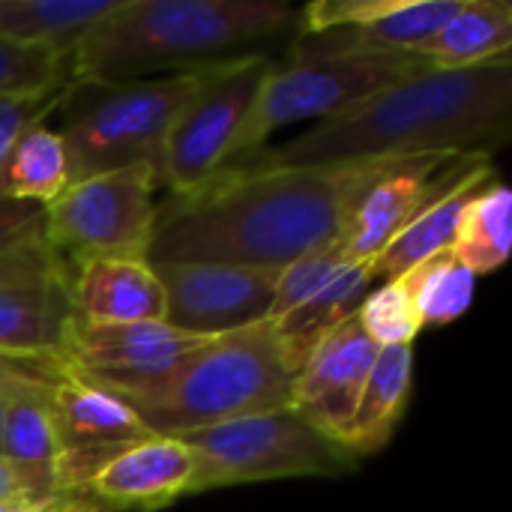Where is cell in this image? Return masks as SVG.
I'll return each mask as SVG.
<instances>
[{
  "label": "cell",
  "instance_id": "4dcf8cb0",
  "mask_svg": "<svg viewBox=\"0 0 512 512\" xmlns=\"http://www.w3.org/2000/svg\"><path fill=\"white\" fill-rule=\"evenodd\" d=\"M60 375H63V369L51 366V363L0 357V387H15L21 381H57Z\"/></svg>",
  "mask_w": 512,
  "mask_h": 512
},
{
  "label": "cell",
  "instance_id": "30bf717a",
  "mask_svg": "<svg viewBox=\"0 0 512 512\" xmlns=\"http://www.w3.org/2000/svg\"><path fill=\"white\" fill-rule=\"evenodd\" d=\"M192 468V450L168 435L60 450L57 495L102 512H153L189 495Z\"/></svg>",
  "mask_w": 512,
  "mask_h": 512
},
{
  "label": "cell",
  "instance_id": "277c9868",
  "mask_svg": "<svg viewBox=\"0 0 512 512\" xmlns=\"http://www.w3.org/2000/svg\"><path fill=\"white\" fill-rule=\"evenodd\" d=\"M294 363L264 321L213 336L174 369L114 390L153 435L183 438L219 423L285 411L294 399Z\"/></svg>",
  "mask_w": 512,
  "mask_h": 512
},
{
  "label": "cell",
  "instance_id": "2e32d148",
  "mask_svg": "<svg viewBox=\"0 0 512 512\" xmlns=\"http://www.w3.org/2000/svg\"><path fill=\"white\" fill-rule=\"evenodd\" d=\"M72 324L75 312L63 276L0 282V357L63 369Z\"/></svg>",
  "mask_w": 512,
  "mask_h": 512
},
{
  "label": "cell",
  "instance_id": "83f0119b",
  "mask_svg": "<svg viewBox=\"0 0 512 512\" xmlns=\"http://www.w3.org/2000/svg\"><path fill=\"white\" fill-rule=\"evenodd\" d=\"M402 285L408 288L423 327H444L462 318L474 303L477 276L450 252H435L405 270Z\"/></svg>",
  "mask_w": 512,
  "mask_h": 512
},
{
  "label": "cell",
  "instance_id": "d6a6232c",
  "mask_svg": "<svg viewBox=\"0 0 512 512\" xmlns=\"http://www.w3.org/2000/svg\"><path fill=\"white\" fill-rule=\"evenodd\" d=\"M18 495H24V489H21V483H18L15 471L9 468V462L0 456V501L18 498Z\"/></svg>",
  "mask_w": 512,
  "mask_h": 512
},
{
  "label": "cell",
  "instance_id": "cb8c5ba5",
  "mask_svg": "<svg viewBox=\"0 0 512 512\" xmlns=\"http://www.w3.org/2000/svg\"><path fill=\"white\" fill-rule=\"evenodd\" d=\"M450 252L474 273H495L512 252V192L501 180L483 183L465 204Z\"/></svg>",
  "mask_w": 512,
  "mask_h": 512
},
{
  "label": "cell",
  "instance_id": "6da1fadb",
  "mask_svg": "<svg viewBox=\"0 0 512 512\" xmlns=\"http://www.w3.org/2000/svg\"><path fill=\"white\" fill-rule=\"evenodd\" d=\"M402 156L339 165H240L156 204L150 264L282 270L339 243L363 192Z\"/></svg>",
  "mask_w": 512,
  "mask_h": 512
},
{
  "label": "cell",
  "instance_id": "9c48e42d",
  "mask_svg": "<svg viewBox=\"0 0 512 512\" xmlns=\"http://www.w3.org/2000/svg\"><path fill=\"white\" fill-rule=\"evenodd\" d=\"M270 63L267 51H249L201 69L195 90L168 126L162 153V186L168 195L189 192L222 168Z\"/></svg>",
  "mask_w": 512,
  "mask_h": 512
},
{
  "label": "cell",
  "instance_id": "3957f363",
  "mask_svg": "<svg viewBox=\"0 0 512 512\" xmlns=\"http://www.w3.org/2000/svg\"><path fill=\"white\" fill-rule=\"evenodd\" d=\"M300 36V9L264 0H117L72 51V78L138 81L147 72H195L249 45Z\"/></svg>",
  "mask_w": 512,
  "mask_h": 512
},
{
  "label": "cell",
  "instance_id": "836d02e7",
  "mask_svg": "<svg viewBox=\"0 0 512 512\" xmlns=\"http://www.w3.org/2000/svg\"><path fill=\"white\" fill-rule=\"evenodd\" d=\"M45 504H36L30 501L27 495H18V498H9V501H0V512H39Z\"/></svg>",
  "mask_w": 512,
  "mask_h": 512
},
{
  "label": "cell",
  "instance_id": "ba28073f",
  "mask_svg": "<svg viewBox=\"0 0 512 512\" xmlns=\"http://www.w3.org/2000/svg\"><path fill=\"white\" fill-rule=\"evenodd\" d=\"M159 186L156 168L129 165L69 183L45 204V237L69 282L90 261L147 258Z\"/></svg>",
  "mask_w": 512,
  "mask_h": 512
},
{
  "label": "cell",
  "instance_id": "8992f818",
  "mask_svg": "<svg viewBox=\"0 0 512 512\" xmlns=\"http://www.w3.org/2000/svg\"><path fill=\"white\" fill-rule=\"evenodd\" d=\"M198 78L201 69L138 81L69 78L60 105L54 108L69 183L129 165H150L162 180L168 126Z\"/></svg>",
  "mask_w": 512,
  "mask_h": 512
},
{
  "label": "cell",
  "instance_id": "f546056e",
  "mask_svg": "<svg viewBox=\"0 0 512 512\" xmlns=\"http://www.w3.org/2000/svg\"><path fill=\"white\" fill-rule=\"evenodd\" d=\"M357 321L378 348H396V345L411 348L423 330L420 312L399 276L387 279L381 288L363 297V303L357 306Z\"/></svg>",
  "mask_w": 512,
  "mask_h": 512
},
{
  "label": "cell",
  "instance_id": "603a6c76",
  "mask_svg": "<svg viewBox=\"0 0 512 512\" xmlns=\"http://www.w3.org/2000/svg\"><path fill=\"white\" fill-rule=\"evenodd\" d=\"M495 174L492 168H483L477 174H471L468 180H462L456 189H450L447 195H441L432 207H426L402 234L393 237V243L372 261V276L375 282H387V279H396L402 276L405 270H411L414 264H420L423 258L435 255V252H444L453 246V237H456V225H459V216L468 204V198L483 186L489 183Z\"/></svg>",
  "mask_w": 512,
  "mask_h": 512
},
{
  "label": "cell",
  "instance_id": "1f68e13d",
  "mask_svg": "<svg viewBox=\"0 0 512 512\" xmlns=\"http://www.w3.org/2000/svg\"><path fill=\"white\" fill-rule=\"evenodd\" d=\"M39 512H102L99 507L81 501V498H72V495H57L54 501H48Z\"/></svg>",
  "mask_w": 512,
  "mask_h": 512
},
{
  "label": "cell",
  "instance_id": "e575fe53",
  "mask_svg": "<svg viewBox=\"0 0 512 512\" xmlns=\"http://www.w3.org/2000/svg\"><path fill=\"white\" fill-rule=\"evenodd\" d=\"M24 384V381H21ZM18 387V384H15ZM9 390L12 387H0V444H3V423H6V405H9Z\"/></svg>",
  "mask_w": 512,
  "mask_h": 512
},
{
  "label": "cell",
  "instance_id": "9a60e30c",
  "mask_svg": "<svg viewBox=\"0 0 512 512\" xmlns=\"http://www.w3.org/2000/svg\"><path fill=\"white\" fill-rule=\"evenodd\" d=\"M378 351L381 348L360 327L357 312L348 315L312 348L297 369L291 408L300 411L321 435L342 444Z\"/></svg>",
  "mask_w": 512,
  "mask_h": 512
},
{
  "label": "cell",
  "instance_id": "4316f807",
  "mask_svg": "<svg viewBox=\"0 0 512 512\" xmlns=\"http://www.w3.org/2000/svg\"><path fill=\"white\" fill-rule=\"evenodd\" d=\"M66 276L45 237V207L33 201H0V282Z\"/></svg>",
  "mask_w": 512,
  "mask_h": 512
},
{
  "label": "cell",
  "instance_id": "5bb4252c",
  "mask_svg": "<svg viewBox=\"0 0 512 512\" xmlns=\"http://www.w3.org/2000/svg\"><path fill=\"white\" fill-rule=\"evenodd\" d=\"M207 342L210 336H195L165 321H138V324L75 321L66 339L63 372L105 393H114L174 369Z\"/></svg>",
  "mask_w": 512,
  "mask_h": 512
},
{
  "label": "cell",
  "instance_id": "ffe728a7",
  "mask_svg": "<svg viewBox=\"0 0 512 512\" xmlns=\"http://www.w3.org/2000/svg\"><path fill=\"white\" fill-rule=\"evenodd\" d=\"M414 381V354L408 345L381 348L375 366L360 390L351 423L342 435V447L354 456H372L384 450L405 414Z\"/></svg>",
  "mask_w": 512,
  "mask_h": 512
},
{
  "label": "cell",
  "instance_id": "4fadbf2b",
  "mask_svg": "<svg viewBox=\"0 0 512 512\" xmlns=\"http://www.w3.org/2000/svg\"><path fill=\"white\" fill-rule=\"evenodd\" d=\"M165 288V324L195 336H225L264 324L279 270L234 264H153Z\"/></svg>",
  "mask_w": 512,
  "mask_h": 512
},
{
  "label": "cell",
  "instance_id": "7402d4cb",
  "mask_svg": "<svg viewBox=\"0 0 512 512\" xmlns=\"http://www.w3.org/2000/svg\"><path fill=\"white\" fill-rule=\"evenodd\" d=\"M117 0H0V36L18 45L72 54Z\"/></svg>",
  "mask_w": 512,
  "mask_h": 512
},
{
  "label": "cell",
  "instance_id": "8fae6325",
  "mask_svg": "<svg viewBox=\"0 0 512 512\" xmlns=\"http://www.w3.org/2000/svg\"><path fill=\"white\" fill-rule=\"evenodd\" d=\"M492 168V153H414L387 168L357 201L345 234L342 252L372 267V261L402 234L426 207L456 189L471 174Z\"/></svg>",
  "mask_w": 512,
  "mask_h": 512
},
{
  "label": "cell",
  "instance_id": "f1b7e54d",
  "mask_svg": "<svg viewBox=\"0 0 512 512\" xmlns=\"http://www.w3.org/2000/svg\"><path fill=\"white\" fill-rule=\"evenodd\" d=\"M72 78V54L18 45L0 36V99H27L60 90Z\"/></svg>",
  "mask_w": 512,
  "mask_h": 512
},
{
  "label": "cell",
  "instance_id": "5b68a950",
  "mask_svg": "<svg viewBox=\"0 0 512 512\" xmlns=\"http://www.w3.org/2000/svg\"><path fill=\"white\" fill-rule=\"evenodd\" d=\"M423 69H429V63L414 51H366L345 48L330 36H297L288 60H273L261 78L255 102L219 171L240 168L267 150V141L279 129L303 120L324 123L339 117L342 111Z\"/></svg>",
  "mask_w": 512,
  "mask_h": 512
},
{
  "label": "cell",
  "instance_id": "d4e9b609",
  "mask_svg": "<svg viewBox=\"0 0 512 512\" xmlns=\"http://www.w3.org/2000/svg\"><path fill=\"white\" fill-rule=\"evenodd\" d=\"M462 6V0H396L381 18L354 30L321 33L345 48L366 51H420Z\"/></svg>",
  "mask_w": 512,
  "mask_h": 512
},
{
  "label": "cell",
  "instance_id": "44dd1931",
  "mask_svg": "<svg viewBox=\"0 0 512 512\" xmlns=\"http://www.w3.org/2000/svg\"><path fill=\"white\" fill-rule=\"evenodd\" d=\"M512 48V6L507 0H462L456 15L417 51L429 69H468Z\"/></svg>",
  "mask_w": 512,
  "mask_h": 512
},
{
  "label": "cell",
  "instance_id": "484cf974",
  "mask_svg": "<svg viewBox=\"0 0 512 512\" xmlns=\"http://www.w3.org/2000/svg\"><path fill=\"white\" fill-rule=\"evenodd\" d=\"M3 186H6V198L33 201L42 207L51 204L69 186L66 150L57 129L45 126L42 120L15 141L6 159Z\"/></svg>",
  "mask_w": 512,
  "mask_h": 512
},
{
  "label": "cell",
  "instance_id": "d6986e66",
  "mask_svg": "<svg viewBox=\"0 0 512 512\" xmlns=\"http://www.w3.org/2000/svg\"><path fill=\"white\" fill-rule=\"evenodd\" d=\"M51 420L60 450L99 447L153 435L123 399L66 372L51 387Z\"/></svg>",
  "mask_w": 512,
  "mask_h": 512
},
{
  "label": "cell",
  "instance_id": "52a82bcc",
  "mask_svg": "<svg viewBox=\"0 0 512 512\" xmlns=\"http://www.w3.org/2000/svg\"><path fill=\"white\" fill-rule=\"evenodd\" d=\"M180 441L192 450L195 465L189 495L267 480L342 477L360 462L294 408L219 423Z\"/></svg>",
  "mask_w": 512,
  "mask_h": 512
},
{
  "label": "cell",
  "instance_id": "7a4b0ae2",
  "mask_svg": "<svg viewBox=\"0 0 512 512\" xmlns=\"http://www.w3.org/2000/svg\"><path fill=\"white\" fill-rule=\"evenodd\" d=\"M510 111L512 54L468 69H423L249 162L294 168L414 153H492L510 135Z\"/></svg>",
  "mask_w": 512,
  "mask_h": 512
},
{
  "label": "cell",
  "instance_id": "7c38bea8",
  "mask_svg": "<svg viewBox=\"0 0 512 512\" xmlns=\"http://www.w3.org/2000/svg\"><path fill=\"white\" fill-rule=\"evenodd\" d=\"M372 285V270L351 261L339 243L315 249L279 270L267 324L276 330L294 369L303 366L336 324L357 312Z\"/></svg>",
  "mask_w": 512,
  "mask_h": 512
},
{
  "label": "cell",
  "instance_id": "e0dca14e",
  "mask_svg": "<svg viewBox=\"0 0 512 512\" xmlns=\"http://www.w3.org/2000/svg\"><path fill=\"white\" fill-rule=\"evenodd\" d=\"M69 300L81 324L165 321V288L147 258H102L84 264L69 282Z\"/></svg>",
  "mask_w": 512,
  "mask_h": 512
},
{
  "label": "cell",
  "instance_id": "ac0fdd59",
  "mask_svg": "<svg viewBox=\"0 0 512 512\" xmlns=\"http://www.w3.org/2000/svg\"><path fill=\"white\" fill-rule=\"evenodd\" d=\"M54 381H24L9 390L0 456L15 471L24 495L36 504L57 498V432L51 420Z\"/></svg>",
  "mask_w": 512,
  "mask_h": 512
}]
</instances>
